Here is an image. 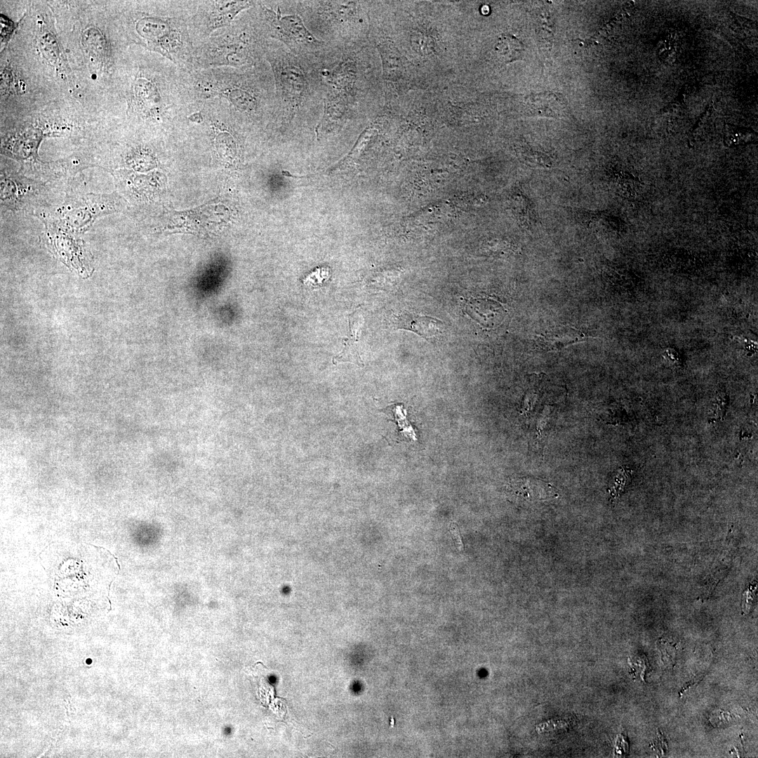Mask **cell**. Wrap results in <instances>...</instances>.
Wrapping results in <instances>:
<instances>
[{"instance_id":"1","label":"cell","mask_w":758,"mask_h":758,"mask_svg":"<svg viewBox=\"0 0 758 758\" xmlns=\"http://www.w3.org/2000/svg\"><path fill=\"white\" fill-rule=\"evenodd\" d=\"M181 75L192 103L219 99L236 117L246 119L274 112V81L267 61L248 69L221 67L182 72Z\"/></svg>"},{"instance_id":"13","label":"cell","mask_w":758,"mask_h":758,"mask_svg":"<svg viewBox=\"0 0 758 758\" xmlns=\"http://www.w3.org/2000/svg\"><path fill=\"white\" fill-rule=\"evenodd\" d=\"M350 333L347 338L345 347L341 353L334 359L336 361H350V359H358V356L354 353L355 344L359 343L361 328L364 323L362 315L355 312L349 315Z\"/></svg>"},{"instance_id":"18","label":"cell","mask_w":758,"mask_h":758,"mask_svg":"<svg viewBox=\"0 0 758 758\" xmlns=\"http://www.w3.org/2000/svg\"><path fill=\"white\" fill-rule=\"evenodd\" d=\"M449 528H450V531H451V533H452V535H453V536L454 538V540H455L456 544L457 545V547L458 548L459 550H462L463 546V543H462V540H461V537H460L458 528H457V526H456V525L455 524H451Z\"/></svg>"},{"instance_id":"15","label":"cell","mask_w":758,"mask_h":758,"mask_svg":"<svg viewBox=\"0 0 758 758\" xmlns=\"http://www.w3.org/2000/svg\"><path fill=\"white\" fill-rule=\"evenodd\" d=\"M631 473L632 472L630 469L623 467L620 468L614 475L610 482L609 488V491L613 498L618 497L620 493L623 491L626 484L630 480Z\"/></svg>"},{"instance_id":"8","label":"cell","mask_w":758,"mask_h":758,"mask_svg":"<svg viewBox=\"0 0 758 758\" xmlns=\"http://www.w3.org/2000/svg\"><path fill=\"white\" fill-rule=\"evenodd\" d=\"M41 189V185L18 172L1 171V205L8 209H25Z\"/></svg>"},{"instance_id":"14","label":"cell","mask_w":758,"mask_h":758,"mask_svg":"<svg viewBox=\"0 0 758 758\" xmlns=\"http://www.w3.org/2000/svg\"><path fill=\"white\" fill-rule=\"evenodd\" d=\"M405 329L412 331L426 340H430L443 333V323L428 316H415L404 326Z\"/></svg>"},{"instance_id":"9","label":"cell","mask_w":758,"mask_h":758,"mask_svg":"<svg viewBox=\"0 0 758 758\" xmlns=\"http://www.w3.org/2000/svg\"><path fill=\"white\" fill-rule=\"evenodd\" d=\"M507 488L512 498L528 503L540 502L558 496L551 484L529 477L510 478Z\"/></svg>"},{"instance_id":"11","label":"cell","mask_w":758,"mask_h":758,"mask_svg":"<svg viewBox=\"0 0 758 758\" xmlns=\"http://www.w3.org/2000/svg\"><path fill=\"white\" fill-rule=\"evenodd\" d=\"M566 107L564 99L551 92L531 94L526 99V109L534 116L559 118L564 114Z\"/></svg>"},{"instance_id":"10","label":"cell","mask_w":758,"mask_h":758,"mask_svg":"<svg viewBox=\"0 0 758 758\" xmlns=\"http://www.w3.org/2000/svg\"><path fill=\"white\" fill-rule=\"evenodd\" d=\"M585 335L571 326H559L536 336V346L541 350H561L568 345L583 341Z\"/></svg>"},{"instance_id":"17","label":"cell","mask_w":758,"mask_h":758,"mask_svg":"<svg viewBox=\"0 0 758 758\" xmlns=\"http://www.w3.org/2000/svg\"><path fill=\"white\" fill-rule=\"evenodd\" d=\"M651 745L655 750H658L661 754L665 753L667 749V743L660 731L658 732L657 737L651 743Z\"/></svg>"},{"instance_id":"2","label":"cell","mask_w":758,"mask_h":758,"mask_svg":"<svg viewBox=\"0 0 758 758\" xmlns=\"http://www.w3.org/2000/svg\"><path fill=\"white\" fill-rule=\"evenodd\" d=\"M270 41L252 7L242 12L229 27L213 32L197 45L193 70L256 67L266 61Z\"/></svg>"},{"instance_id":"5","label":"cell","mask_w":758,"mask_h":758,"mask_svg":"<svg viewBox=\"0 0 758 758\" xmlns=\"http://www.w3.org/2000/svg\"><path fill=\"white\" fill-rule=\"evenodd\" d=\"M296 13L309 31L340 53L352 50L362 22L357 1H298Z\"/></svg>"},{"instance_id":"3","label":"cell","mask_w":758,"mask_h":758,"mask_svg":"<svg viewBox=\"0 0 758 758\" xmlns=\"http://www.w3.org/2000/svg\"><path fill=\"white\" fill-rule=\"evenodd\" d=\"M274 81V114L293 118L312 104L316 93L324 94L320 70L270 39L265 52Z\"/></svg>"},{"instance_id":"16","label":"cell","mask_w":758,"mask_h":758,"mask_svg":"<svg viewBox=\"0 0 758 758\" xmlns=\"http://www.w3.org/2000/svg\"><path fill=\"white\" fill-rule=\"evenodd\" d=\"M659 641L660 643V646L659 647H660V651L663 656L665 657L666 659L669 658V663H670L672 661V660L670 659H672V657L675 656L674 651L677 649L675 644H671L670 642H667L666 641H663L662 639H660Z\"/></svg>"},{"instance_id":"7","label":"cell","mask_w":758,"mask_h":758,"mask_svg":"<svg viewBox=\"0 0 758 758\" xmlns=\"http://www.w3.org/2000/svg\"><path fill=\"white\" fill-rule=\"evenodd\" d=\"M255 4V1H194L190 27L196 46L213 32L229 27L242 12Z\"/></svg>"},{"instance_id":"4","label":"cell","mask_w":758,"mask_h":758,"mask_svg":"<svg viewBox=\"0 0 758 758\" xmlns=\"http://www.w3.org/2000/svg\"><path fill=\"white\" fill-rule=\"evenodd\" d=\"M280 1H255L253 9L267 36L319 69L333 65L341 54L316 38L296 13L283 15Z\"/></svg>"},{"instance_id":"6","label":"cell","mask_w":758,"mask_h":758,"mask_svg":"<svg viewBox=\"0 0 758 758\" xmlns=\"http://www.w3.org/2000/svg\"><path fill=\"white\" fill-rule=\"evenodd\" d=\"M117 200L114 194H85L69 197L45 222L76 234L86 231L99 217L114 212Z\"/></svg>"},{"instance_id":"12","label":"cell","mask_w":758,"mask_h":758,"mask_svg":"<svg viewBox=\"0 0 758 758\" xmlns=\"http://www.w3.org/2000/svg\"><path fill=\"white\" fill-rule=\"evenodd\" d=\"M495 51L503 62L510 63L522 59L524 48L523 44L517 38L505 34L498 38Z\"/></svg>"}]
</instances>
